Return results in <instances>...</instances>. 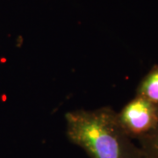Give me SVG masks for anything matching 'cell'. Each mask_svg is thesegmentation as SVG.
Returning a JSON list of instances; mask_svg holds the SVG:
<instances>
[{
	"label": "cell",
	"mask_w": 158,
	"mask_h": 158,
	"mask_svg": "<svg viewBox=\"0 0 158 158\" xmlns=\"http://www.w3.org/2000/svg\"><path fill=\"white\" fill-rule=\"evenodd\" d=\"M117 114L121 127L133 140H140L158 125V106L141 96L135 95Z\"/></svg>",
	"instance_id": "7a4b0ae2"
},
{
	"label": "cell",
	"mask_w": 158,
	"mask_h": 158,
	"mask_svg": "<svg viewBox=\"0 0 158 158\" xmlns=\"http://www.w3.org/2000/svg\"><path fill=\"white\" fill-rule=\"evenodd\" d=\"M65 119L69 140L90 158H145L121 127L117 112L109 106L72 111Z\"/></svg>",
	"instance_id": "6da1fadb"
},
{
	"label": "cell",
	"mask_w": 158,
	"mask_h": 158,
	"mask_svg": "<svg viewBox=\"0 0 158 158\" xmlns=\"http://www.w3.org/2000/svg\"><path fill=\"white\" fill-rule=\"evenodd\" d=\"M136 95L158 106V65L154 66L142 78L137 87Z\"/></svg>",
	"instance_id": "3957f363"
},
{
	"label": "cell",
	"mask_w": 158,
	"mask_h": 158,
	"mask_svg": "<svg viewBox=\"0 0 158 158\" xmlns=\"http://www.w3.org/2000/svg\"><path fill=\"white\" fill-rule=\"evenodd\" d=\"M140 148L149 158H158V125L146 136L138 140Z\"/></svg>",
	"instance_id": "277c9868"
},
{
	"label": "cell",
	"mask_w": 158,
	"mask_h": 158,
	"mask_svg": "<svg viewBox=\"0 0 158 158\" xmlns=\"http://www.w3.org/2000/svg\"><path fill=\"white\" fill-rule=\"evenodd\" d=\"M142 152H143V151H142ZM144 156H145V158H149V157H148V156H146V155H145V154H144Z\"/></svg>",
	"instance_id": "5b68a950"
}]
</instances>
